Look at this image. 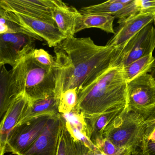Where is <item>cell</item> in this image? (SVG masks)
<instances>
[{
  "instance_id": "22",
  "label": "cell",
  "mask_w": 155,
  "mask_h": 155,
  "mask_svg": "<svg viewBox=\"0 0 155 155\" xmlns=\"http://www.w3.org/2000/svg\"><path fill=\"white\" fill-rule=\"evenodd\" d=\"M60 114L65 120L68 126L74 128L86 136V125L82 113H79L74 108L68 113Z\"/></svg>"
},
{
  "instance_id": "29",
  "label": "cell",
  "mask_w": 155,
  "mask_h": 155,
  "mask_svg": "<svg viewBox=\"0 0 155 155\" xmlns=\"http://www.w3.org/2000/svg\"><path fill=\"white\" fill-rule=\"evenodd\" d=\"M86 155H105L99 149L96 150H89L87 151Z\"/></svg>"
},
{
  "instance_id": "33",
  "label": "cell",
  "mask_w": 155,
  "mask_h": 155,
  "mask_svg": "<svg viewBox=\"0 0 155 155\" xmlns=\"http://www.w3.org/2000/svg\"><path fill=\"white\" fill-rule=\"evenodd\" d=\"M2 65H3V64H2V62H1V60H0V66H1Z\"/></svg>"
},
{
  "instance_id": "17",
  "label": "cell",
  "mask_w": 155,
  "mask_h": 155,
  "mask_svg": "<svg viewBox=\"0 0 155 155\" xmlns=\"http://www.w3.org/2000/svg\"><path fill=\"white\" fill-rule=\"evenodd\" d=\"M61 130L56 155H86L89 148L74 138L61 116Z\"/></svg>"
},
{
  "instance_id": "5",
  "label": "cell",
  "mask_w": 155,
  "mask_h": 155,
  "mask_svg": "<svg viewBox=\"0 0 155 155\" xmlns=\"http://www.w3.org/2000/svg\"><path fill=\"white\" fill-rule=\"evenodd\" d=\"M52 116H41L17 125L11 131L5 147V153L21 155L39 137Z\"/></svg>"
},
{
  "instance_id": "19",
  "label": "cell",
  "mask_w": 155,
  "mask_h": 155,
  "mask_svg": "<svg viewBox=\"0 0 155 155\" xmlns=\"http://www.w3.org/2000/svg\"><path fill=\"white\" fill-rule=\"evenodd\" d=\"M59 100L54 94L44 99L31 101L28 109L19 124L37 116L59 114Z\"/></svg>"
},
{
  "instance_id": "23",
  "label": "cell",
  "mask_w": 155,
  "mask_h": 155,
  "mask_svg": "<svg viewBox=\"0 0 155 155\" xmlns=\"http://www.w3.org/2000/svg\"><path fill=\"white\" fill-rule=\"evenodd\" d=\"M18 32L28 34L31 35L16 23L10 20L8 18L6 11L0 5V35Z\"/></svg>"
},
{
  "instance_id": "27",
  "label": "cell",
  "mask_w": 155,
  "mask_h": 155,
  "mask_svg": "<svg viewBox=\"0 0 155 155\" xmlns=\"http://www.w3.org/2000/svg\"><path fill=\"white\" fill-rule=\"evenodd\" d=\"M143 155H155V143L146 138L140 150Z\"/></svg>"
},
{
  "instance_id": "14",
  "label": "cell",
  "mask_w": 155,
  "mask_h": 155,
  "mask_svg": "<svg viewBox=\"0 0 155 155\" xmlns=\"http://www.w3.org/2000/svg\"><path fill=\"white\" fill-rule=\"evenodd\" d=\"M53 3L52 15L56 26L67 37L74 36L81 13L73 6L60 0H53Z\"/></svg>"
},
{
  "instance_id": "16",
  "label": "cell",
  "mask_w": 155,
  "mask_h": 155,
  "mask_svg": "<svg viewBox=\"0 0 155 155\" xmlns=\"http://www.w3.org/2000/svg\"><path fill=\"white\" fill-rule=\"evenodd\" d=\"M31 102L25 93L23 94L15 101L6 113L0 124V140L4 147L9 133L21 122Z\"/></svg>"
},
{
  "instance_id": "13",
  "label": "cell",
  "mask_w": 155,
  "mask_h": 155,
  "mask_svg": "<svg viewBox=\"0 0 155 155\" xmlns=\"http://www.w3.org/2000/svg\"><path fill=\"white\" fill-rule=\"evenodd\" d=\"M155 19L154 13H138L118 21L119 25L106 45L118 47L123 45L147 25L153 23Z\"/></svg>"
},
{
  "instance_id": "10",
  "label": "cell",
  "mask_w": 155,
  "mask_h": 155,
  "mask_svg": "<svg viewBox=\"0 0 155 155\" xmlns=\"http://www.w3.org/2000/svg\"><path fill=\"white\" fill-rule=\"evenodd\" d=\"M36 39L28 34L0 35V60L2 64L15 66L35 49Z\"/></svg>"
},
{
  "instance_id": "15",
  "label": "cell",
  "mask_w": 155,
  "mask_h": 155,
  "mask_svg": "<svg viewBox=\"0 0 155 155\" xmlns=\"http://www.w3.org/2000/svg\"><path fill=\"white\" fill-rule=\"evenodd\" d=\"M128 107L97 115L84 116L86 125L87 137L95 146L99 148L104 140L103 134L107 126Z\"/></svg>"
},
{
  "instance_id": "31",
  "label": "cell",
  "mask_w": 155,
  "mask_h": 155,
  "mask_svg": "<svg viewBox=\"0 0 155 155\" xmlns=\"http://www.w3.org/2000/svg\"><path fill=\"white\" fill-rule=\"evenodd\" d=\"M151 75L152 76V77L154 78V79H155V64L154 66L153 67V69H152V71L151 72Z\"/></svg>"
},
{
  "instance_id": "24",
  "label": "cell",
  "mask_w": 155,
  "mask_h": 155,
  "mask_svg": "<svg viewBox=\"0 0 155 155\" xmlns=\"http://www.w3.org/2000/svg\"><path fill=\"white\" fill-rule=\"evenodd\" d=\"M34 59L39 64L46 68L53 69L55 65V59L42 49H34L31 51Z\"/></svg>"
},
{
  "instance_id": "3",
  "label": "cell",
  "mask_w": 155,
  "mask_h": 155,
  "mask_svg": "<svg viewBox=\"0 0 155 155\" xmlns=\"http://www.w3.org/2000/svg\"><path fill=\"white\" fill-rule=\"evenodd\" d=\"M147 129L145 118L128 107L107 126L103 137L119 148L130 150L133 154L140 152Z\"/></svg>"
},
{
  "instance_id": "4",
  "label": "cell",
  "mask_w": 155,
  "mask_h": 155,
  "mask_svg": "<svg viewBox=\"0 0 155 155\" xmlns=\"http://www.w3.org/2000/svg\"><path fill=\"white\" fill-rule=\"evenodd\" d=\"M24 93L31 101L44 99L54 94L55 80L53 69L39 64L31 51L24 58Z\"/></svg>"
},
{
  "instance_id": "26",
  "label": "cell",
  "mask_w": 155,
  "mask_h": 155,
  "mask_svg": "<svg viewBox=\"0 0 155 155\" xmlns=\"http://www.w3.org/2000/svg\"><path fill=\"white\" fill-rule=\"evenodd\" d=\"M139 13L155 14V0H137Z\"/></svg>"
},
{
  "instance_id": "18",
  "label": "cell",
  "mask_w": 155,
  "mask_h": 155,
  "mask_svg": "<svg viewBox=\"0 0 155 155\" xmlns=\"http://www.w3.org/2000/svg\"><path fill=\"white\" fill-rule=\"evenodd\" d=\"M115 19L114 16L108 15L81 14L78 20L75 33L84 29L97 28L106 32L114 34V22Z\"/></svg>"
},
{
  "instance_id": "8",
  "label": "cell",
  "mask_w": 155,
  "mask_h": 155,
  "mask_svg": "<svg viewBox=\"0 0 155 155\" xmlns=\"http://www.w3.org/2000/svg\"><path fill=\"white\" fill-rule=\"evenodd\" d=\"M118 48L120 52L117 65L124 67L153 53L155 48V28L152 23Z\"/></svg>"
},
{
  "instance_id": "25",
  "label": "cell",
  "mask_w": 155,
  "mask_h": 155,
  "mask_svg": "<svg viewBox=\"0 0 155 155\" xmlns=\"http://www.w3.org/2000/svg\"><path fill=\"white\" fill-rule=\"evenodd\" d=\"M99 150H101L105 155H132V153L130 150L119 148L113 144L112 143L104 138Z\"/></svg>"
},
{
  "instance_id": "21",
  "label": "cell",
  "mask_w": 155,
  "mask_h": 155,
  "mask_svg": "<svg viewBox=\"0 0 155 155\" xmlns=\"http://www.w3.org/2000/svg\"><path fill=\"white\" fill-rule=\"evenodd\" d=\"M77 92L76 88L69 89L61 95L58 107L59 113H68L74 109L77 104Z\"/></svg>"
},
{
  "instance_id": "7",
  "label": "cell",
  "mask_w": 155,
  "mask_h": 155,
  "mask_svg": "<svg viewBox=\"0 0 155 155\" xmlns=\"http://www.w3.org/2000/svg\"><path fill=\"white\" fill-rule=\"evenodd\" d=\"M127 86L128 109L146 119L155 110V79L146 74L127 83Z\"/></svg>"
},
{
  "instance_id": "28",
  "label": "cell",
  "mask_w": 155,
  "mask_h": 155,
  "mask_svg": "<svg viewBox=\"0 0 155 155\" xmlns=\"http://www.w3.org/2000/svg\"><path fill=\"white\" fill-rule=\"evenodd\" d=\"M147 138L149 140H151L155 143V126L147 135Z\"/></svg>"
},
{
  "instance_id": "1",
  "label": "cell",
  "mask_w": 155,
  "mask_h": 155,
  "mask_svg": "<svg viewBox=\"0 0 155 155\" xmlns=\"http://www.w3.org/2000/svg\"><path fill=\"white\" fill-rule=\"evenodd\" d=\"M54 52V95L59 100L65 91L76 88L78 92L117 66L120 50L97 45L90 37L71 36L55 46Z\"/></svg>"
},
{
  "instance_id": "20",
  "label": "cell",
  "mask_w": 155,
  "mask_h": 155,
  "mask_svg": "<svg viewBox=\"0 0 155 155\" xmlns=\"http://www.w3.org/2000/svg\"><path fill=\"white\" fill-rule=\"evenodd\" d=\"M155 64L153 53L145 56L124 67L125 77L127 83L143 75L151 72Z\"/></svg>"
},
{
  "instance_id": "6",
  "label": "cell",
  "mask_w": 155,
  "mask_h": 155,
  "mask_svg": "<svg viewBox=\"0 0 155 155\" xmlns=\"http://www.w3.org/2000/svg\"><path fill=\"white\" fill-rule=\"evenodd\" d=\"M24 58L11 70L0 66V124L15 101L25 91Z\"/></svg>"
},
{
  "instance_id": "9",
  "label": "cell",
  "mask_w": 155,
  "mask_h": 155,
  "mask_svg": "<svg viewBox=\"0 0 155 155\" xmlns=\"http://www.w3.org/2000/svg\"><path fill=\"white\" fill-rule=\"evenodd\" d=\"M6 12L12 22L36 40L46 41L49 47H55L67 37L60 32L56 25L17 13Z\"/></svg>"
},
{
  "instance_id": "11",
  "label": "cell",
  "mask_w": 155,
  "mask_h": 155,
  "mask_svg": "<svg viewBox=\"0 0 155 155\" xmlns=\"http://www.w3.org/2000/svg\"><path fill=\"white\" fill-rule=\"evenodd\" d=\"M61 126V114L52 116L39 137L21 155H56Z\"/></svg>"
},
{
  "instance_id": "12",
  "label": "cell",
  "mask_w": 155,
  "mask_h": 155,
  "mask_svg": "<svg viewBox=\"0 0 155 155\" xmlns=\"http://www.w3.org/2000/svg\"><path fill=\"white\" fill-rule=\"evenodd\" d=\"M53 0H0L5 11L55 25L52 15Z\"/></svg>"
},
{
  "instance_id": "2",
  "label": "cell",
  "mask_w": 155,
  "mask_h": 155,
  "mask_svg": "<svg viewBox=\"0 0 155 155\" xmlns=\"http://www.w3.org/2000/svg\"><path fill=\"white\" fill-rule=\"evenodd\" d=\"M128 106V86L124 67L113 66L77 92L74 109L84 116H93Z\"/></svg>"
},
{
  "instance_id": "30",
  "label": "cell",
  "mask_w": 155,
  "mask_h": 155,
  "mask_svg": "<svg viewBox=\"0 0 155 155\" xmlns=\"http://www.w3.org/2000/svg\"><path fill=\"white\" fill-rule=\"evenodd\" d=\"M5 147L3 146L1 140H0V155H4Z\"/></svg>"
},
{
  "instance_id": "32",
  "label": "cell",
  "mask_w": 155,
  "mask_h": 155,
  "mask_svg": "<svg viewBox=\"0 0 155 155\" xmlns=\"http://www.w3.org/2000/svg\"><path fill=\"white\" fill-rule=\"evenodd\" d=\"M132 155H143L141 153H135L133 154Z\"/></svg>"
}]
</instances>
